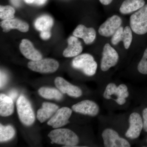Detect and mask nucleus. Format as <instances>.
I'll return each instance as SVG.
<instances>
[{
	"label": "nucleus",
	"instance_id": "1",
	"mask_svg": "<svg viewBox=\"0 0 147 147\" xmlns=\"http://www.w3.org/2000/svg\"><path fill=\"white\" fill-rule=\"evenodd\" d=\"M52 144L65 145V147H74L78 144L79 138L74 131L66 128L54 129L48 134Z\"/></svg>",
	"mask_w": 147,
	"mask_h": 147
},
{
	"label": "nucleus",
	"instance_id": "2",
	"mask_svg": "<svg viewBox=\"0 0 147 147\" xmlns=\"http://www.w3.org/2000/svg\"><path fill=\"white\" fill-rule=\"evenodd\" d=\"M72 67L81 70L86 75L92 76L95 74L97 68V63L94 58L89 54L79 55L74 59Z\"/></svg>",
	"mask_w": 147,
	"mask_h": 147
},
{
	"label": "nucleus",
	"instance_id": "3",
	"mask_svg": "<svg viewBox=\"0 0 147 147\" xmlns=\"http://www.w3.org/2000/svg\"><path fill=\"white\" fill-rule=\"evenodd\" d=\"M16 107L21 123L26 126L32 125L35 120L34 113L30 103L24 96H20L18 98Z\"/></svg>",
	"mask_w": 147,
	"mask_h": 147
},
{
	"label": "nucleus",
	"instance_id": "4",
	"mask_svg": "<svg viewBox=\"0 0 147 147\" xmlns=\"http://www.w3.org/2000/svg\"><path fill=\"white\" fill-rule=\"evenodd\" d=\"M130 28L138 35L147 33V4L142 7L132 14L130 18Z\"/></svg>",
	"mask_w": 147,
	"mask_h": 147
},
{
	"label": "nucleus",
	"instance_id": "5",
	"mask_svg": "<svg viewBox=\"0 0 147 147\" xmlns=\"http://www.w3.org/2000/svg\"><path fill=\"white\" fill-rule=\"evenodd\" d=\"M113 95L117 96L115 100L116 102L119 105H123L126 102V98L129 96L128 88L125 84H121L117 86L114 83H110L107 85L103 93L104 98L109 100L111 99Z\"/></svg>",
	"mask_w": 147,
	"mask_h": 147
},
{
	"label": "nucleus",
	"instance_id": "6",
	"mask_svg": "<svg viewBox=\"0 0 147 147\" xmlns=\"http://www.w3.org/2000/svg\"><path fill=\"white\" fill-rule=\"evenodd\" d=\"M59 66L57 61L50 58L31 61L28 64V67L32 71L43 74L54 73L57 70Z\"/></svg>",
	"mask_w": 147,
	"mask_h": 147
},
{
	"label": "nucleus",
	"instance_id": "7",
	"mask_svg": "<svg viewBox=\"0 0 147 147\" xmlns=\"http://www.w3.org/2000/svg\"><path fill=\"white\" fill-rule=\"evenodd\" d=\"M102 137L104 146L107 147H129V142L126 139L119 136L117 131L111 128H107L103 131Z\"/></svg>",
	"mask_w": 147,
	"mask_h": 147
},
{
	"label": "nucleus",
	"instance_id": "8",
	"mask_svg": "<svg viewBox=\"0 0 147 147\" xmlns=\"http://www.w3.org/2000/svg\"><path fill=\"white\" fill-rule=\"evenodd\" d=\"M119 59V55L116 50L109 43L105 44L103 47L100 63L102 71H108L111 67L115 66L117 63Z\"/></svg>",
	"mask_w": 147,
	"mask_h": 147
},
{
	"label": "nucleus",
	"instance_id": "9",
	"mask_svg": "<svg viewBox=\"0 0 147 147\" xmlns=\"http://www.w3.org/2000/svg\"><path fill=\"white\" fill-rule=\"evenodd\" d=\"M129 127L125 133V136L131 139H137L140 136L143 129L142 117L137 113H131L129 119Z\"/></svg>",
	"mask_w": 147,
	"mask_h": 147
},
{
	"label": "nucleus",
	"instance_id": "10",
	"mask_svg": "<svg viewBox=\"0 0 147 147\" xmlns=\"http://www.w3.org/2000/svg\"><path fill=\"white\" fill-rule=\"evenodd\" d=\"M72 114V110L67 107H62L57 111L55 115L47 122V124L53 128H58L69 123V119Z\"/></svg>",
	"mask_w": 147,
	"mask_h": 147
},
{
	"label": "nucleus",
	"instance_id": "11",
	"mask_svg": "<svg viewBox=\"0 0 147 147\" xmlns=\"http://www.w3.org/2000/svg\"><path fill=\"white\" fill-rule=\"evenodd\" d=\"M121 18L117 15H113L110 17L100 26L98 29V33L102 36H112L121 27Z\"/></svg>",
	"mask_w": 147,
	"mask_h": 147
},
{
	"label": "nucleus",
	"instance_id": "12",
	"mask_svg": "<svg viewBox=\"0 0 147 147\" xmlns=\"http://www.w3.org/2000/svg\"><path fill=\"white\" fill-rule=\"evenodd\" d=\"M131 28L125 27L124 28L121 26L113 34L111 38V42L113 45H115L121 41L123 42L124 46L126 49H128L132 42V31Z\"/></svg>",
	"mask_w": 147,
	"mask_h": 147
},
{
	"label": "nucleus",
	"instance_id": "13",
	"mask_svg": "<svg viewBox=\"0 0 147 147\" xmlns=\"http://www.w3.org/2000/svg\"><path fill=\"white\" fill-rule=\"evenodd\" d=\"M72 109L76 113L95 117L99 112V107L94 101L89 100H82L74 104Z\"/></svg>",
	"mask_w": 147,
	"mask_h": 147
},
{
	"label": "nucleus",
	"instance_id": "14",
	"mask_svg": "<svg viewBox=\"0 0 147 147\" xmlns=\"http://www.w3.org/2000/svg\"><path fill=\"white\" fill-rule=\"evenodd\" d=\"M55 84L62 93L67 94L69 96L75 98L80 97L82 95V90L80 88L69 83L62 77H57L55 79Z\"/></svg>",
	"mask_w": 147,
	"mask_h": 147
},
{
	"label": "nucleus",
	"instance_id": "15",
	"mask_svg": "<svg viewBox=\"0 0 147 147\" xmlns=\"http://www.w3.org/2000/svg\"><path fill=\"white\" fill-rule=\"evenodd\" d=\"M19 49L22 55L29 60L36 61L42 59L41 53L34 48L32 43L29 40H22L19 45Z\"/></svg>",
	"mask_w": 147,
	"mask_h": 147
},
{
	"label": "nucleus",
	"instance_id": "16",
	"mask_svg": "<svg viewBox=\"0 0 147 147\" xmlns=\"http://www.w3.org/2000/svg\"><path fill=\"white\" fill-rule=\"evenodd\" d=\"M1 26L4 32H8L12 29H16L22 32H26L29 30L28 24L18 18H12L3 20L1 22Z\"/></svg>",
	"mask_w": 147,
	"mask_h": 147
},
{
	"label": "nucleus",
	"instance_id": "17",
	"mask_svg": "<svg viewBox=\"0 0 147 147\" xmlns=\"http://www.w3.org/2000/svg\"><path fill=\"white\" fill-rule=\"evenodd\" d=\"M73 35L83 39L86 44H90L94 41L96 37V32L92 28H87L80 24L73 32Z\"/></svg>",
	"mask_w": 147,
	"mask_h": 147
},
{
	"label": "nucleus",
	"instance_id": "18",
	"mask_svg": "<svg viewBox=\"0 0 147 147\" xmlns=\"http://www.w3.org/2000/svg\"><path fill=\"white\" fill-rule=\"evenodd\" d=\"M67 47L63 51L64 57H73L78 56L82 53L83 48L82 43L76 37L74 36L69 37L67 39Z\"/></svg>",
	"mask_w": 147,
	"mask_h": 147
},
{
	"label": "nucleus",
	"instance_id": "19",
	"mask_svg": "<svg viewBox=\"0 0 147 147\" xmlns=\"http://www.w3.org/2000/svg\"><path fill=\"white\" fill-rule=\"evenodd\" d=\"M59 106L54 103L49 102L42 103V108L38 110L37 118L41 123L51 117L57 111Z\"/></svg>",
	"mask_w": 147,
	"mask_h": 147
},
{
	"label": "nucleus",
	"instance_id": "20",
	"mask_svg": "<svg viewBox=\"0 0 147 147\" xmlns=\"http://www.w3.org/2000/svg\"><path fill=\"white\" fill-rule=\"evenodd\" d=\"M13 100L9 96L1 94L0 95V115L7 117L12 115L14 111Z\"/></svg>",
	"mask_w": 147,
	"mask_h": 147
},
{
	"label": "nucleus",
	"instance_id": "21",
	"mask_svg": "<svg viewBox=\"0 0 147 147\" xmlns=\"http://www.w3.org/2000/svg\"><path fill=\"white\" fill-rule=\"evenodd\" d=\"M145 4L144 0H125L120 7V12L123 14H129L139 10Z\"/></svg>",
	"mask_w": 147,
	"mask_h": 147
},
{
	"label": "nucleus",
	"instance_id": "22",
	"mask_svg": "<svg viewBox=\"0 0 147 147\" xmlns=\"http://www.w3.org/2000/svg\"><path fill=\"white\" fill-rule=\"evenodd\" d=\"M54 24V20L51 16L43 15L39 16L35 21V28L40 32L50 30Z\"/></svg>",
	"mask_w": 147,
	"mask_h": 147
},
{
	"label": "nucleus",
	"instance_id": "23",
	"mask_svg": "<svg viewBox=\"0 0 147 147\" xmlns=\"http://www.w3.org/2000/svg\"><path fill=\"white\" fill-rule=\"evenodd\" d=\"M38 94L42 97L48 99L61 100L62 98L61 93L56 89L42 87L38 90Z\"/></svg>",
	"mask_w": 147,
	"mask_h": 147
},
{
	"label": "nucleus",
	"instance_id": "24",
	"mask_svg": "<svg viewBox=\"0 0 147 147\" xmlns=\"http://www.w3.org/2000/svg\"><path fill=\"white\" fill-rule=\"evenodd\" d=\"M15 131L13 127L10 125L4 126L0 124V142H7L13 138Z\"/></svg>",
	"mask_w": 147,
	"mask_h": 147
},
{
	"label": "nucleus",
	"instance_id": "25",
	"mask_svg": "<svg viewBox=\"0 0 147 147\" xmlns=\"http://www.w3.org/2000/svg\"><path fill=\"white\" fill-rule=\"evenodd\" d=\"M15 10L9 5L0 6V18L3 20H9L14 18Z\"/></svg>",
	"mask_w": 147,
	"mask_h": 147
},
{
	"label": "nucleus",
	"instance_id": "26",
	"mask_svg": "<svg viewBox=\"0 0 147 147\" xmlns=\"http://www.w3.org/2000/svg\"><path fill=\"white\" fill-rule=\"evenodd\" d=\"M137 69L140 73L145 75L147 74V47L142 59L138 64Z\"/></svg>",
	"mask_w": 147,
	"mask_h": 147
},
{
	"label": "nucleus",
	"instance_id": "27",
	"mask_svg": "<svg viewBox=\"0 0 147 147\" xmlns=\"http://www.w3.org/2000/svg\"><path fill=\"white\" fill-rule=\"evenodd\" d=\"M24 1L28 4L40 6L45 5L47 0H24Z\"/></svg>",
	"mask_w": 147,
	"mask_h": 147
},
{
	"label": "nucleus",
	"instance_id": "28",
	"mask_svg": "<svg viewBox=\"0 0 147 147\" xmlns=\"http://www.w3.org/2000/svg\"><path fill=\"white\" fill-rule=\"evenodd\" d=\"M143 121V129L147 132V108H145L142 113Z\"/></svg>",
	"mask_w": 147,
	"mask_h": 147
},
{
	"label": "nucleus",
	"instance_id": "29",
	"mask_svg": "<svg viewBox=\"0 0 147 147\" xmlns=\"http://www.w3.org/2000/svg\"><path fill=\"white\" fill-rule=\"evenodd\" d=\"M1 74L0 87H1V89L7 82V76L5 73L2 71H1V74Z\"/></svg>",
	"mask_w": 147,
	"mask_h": 147
},
{
	"label": "nucleus",
	"instance_id": "30",
	"mask_svg": "<svg viewBox=\"0 0 147 147\" xmlns=\"http://www.w3.org/2000/svg\"><path fill=\"white\" fill-rule=\"evenodd\" d=\"M51 32L50 30L44 31L40 32V37L41 39L47 40L51 37Z\"/></svg>",
	"mask_w": 147,
	"mask_h": 147
},
{
	"label": "nucleus",
	"instance_id": "31",
	"mask_svg": "<svg viewBox=\"0 0 147 147\" xmlns=\"http://www.w3.org/2000/svg\"><path fill=\"white\" fill-rule=\"evenodd\" d=\"M18 96V93L15 90L11 91L9 93V96L12 98V100H13L15 99Z\"/></svg>",
	"mask_w": 147,
	"mask_h": 147
},
{
	"label": "nucleus",
	"instance_id": "32",
	"mask_svg": "<svg viewBox=\"0 0 147 147\" xmlns=\"http://www.w3.org/2000/svg\"><path fill=\"white\" fill-rule=\"evenodd\" d=\"M10 2L16 7L20 6L21 5V0H10Z\"/></svg>",
	"mask_w": 147,
	"mask_h": 147
},
{
	"label": "nucleus",
	"instance_id": "33",
	"mask_svg": "<svg viewBox=\"0 0 147 147\" xmlns=\"http://www.w3.org/2000/svg\"><path fill=\"white\" fill-rule=\"evenodd\" d=\"M113 0H99V1L103 5H107L110 4Z\"/></svg>",
	"mask_w": 147,
	"mask_h": 147
}]
</instances>
